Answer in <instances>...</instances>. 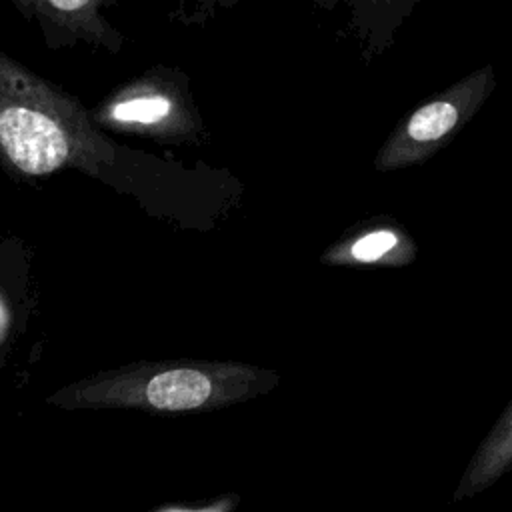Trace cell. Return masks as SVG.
<instances>
[{
  "instance_id": "1",
  "label": "cell",
  "mask_w": 512,
  "mask_h": 512,
  "mask_svg": "<svg viewBox=\"0 0 512 512\" xmlns=\"http://www.w3.org/2000/svg\"><path fill=\"white\" fill-rule=\"evenodd\" d=\"M494 86V68L484 64L416 106L388 134L374 156V168L386 172L430 160L474 118Z\"/></svg>"
},
{
  "instance_id": "2",
  "label": "cell",
  "mask_w": 512,
  "mask_h": 512,
  "mask_svg": "<svg viewBox=\"0 0 512 512\" xmlns=\"http://www.w3.org/2000/svg\"><path fill=\"white\" fill-rule=\"evenodd\" d=\"M414 238L390 216L356 222L322 254L320 262L348 268H402L416 260Z\"/></svg>"
},
{
  "instance_id": "3",
  "label": "cell",
  "mask_w": 512,
  "mask_h": 512,
  "mask_svg": "<svg viewBox=\"0 0 512 512\" xmlns=\"http://www.w3.org/2000/svg\"><path fill=\"white\" fill-rule=\"evenodd\" d=\"M0 144L8 158L26 174H48L68 158L62 128L46 114L12 106L0 112Z\"/></svg>"
},
{
  "instance_id": "4",
  "label": "cell",
  "mask_w": 512,
  "mask_h": 512,
  "mask_svg": "<svg viewBox=\"0 0 512 512\" xmlns=\"http://www.w3.org/2000/svg\"><path fill=\"white\" fill-rule=\"evenodd\" d=\"M508 470H512V400L472 454L456 486L454 500L470 498L488 490Z\"/></svg>"
},
{
  "instance_id": "5",
  "label": "cell",
  "mask_w": 512,
  "mask_h": 512,
  "mask_svg": "<svg viewBox=\"0 0 512 512\" xmlns=\"http://www.w3.org/2000/svg\"><path fill=\"white\" fill-rule=\"evenodd\" d=\"M172 100L162 94L140 96L132 100H124L112 108V116L122 122H140V124H156L172 114Z\"/></svg>"
},
{
  "instance_id": "6",
  "label": "cell",
  "mask_w": 512,
  "mask_h": 512,
  "mask_svg": "<svg viewBox=\"0 0 512 512\" xmlns=\"http://www.w3.org/2000/svg\"><path fill=\"white\" fill-rule=\"evenodd\" d=\"M50 4H52L54 8H58V10H78V8L86 6L88 2H84V0H74V2H68V0H64V2H60V0H52Z\"/></svg>"
},
{
  "instance_id": "7",
  "label": "cell",
  "mask_w": 512,
  "mask_h": 512,
  "mask_svg": "<svg viewBox=\"0 0 512 512\" xmlns=\"http://www.w3.org/2000/svg\"><path fill=\"white\" fill-rule=\"evenodd\" d=\"M2 328H4V310L0 306V334H2Z\"/></svg>"
}]
</instances>
